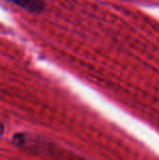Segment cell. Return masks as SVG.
Listing matches in <instances>:
<instances>
[{
  "instance_id": "6da1fadb",
  "label": "cell",
  "mask_w": 159,
  "mask_h": 160,
  "mask_svg": "<svg viewBox=\"0 0 159 160\" xmlns=\"http://www.w3.org/2000/svg\"><path fill=\"white\" fill-rule=\"evenodd\" d=\"M13 4L28 11L31 13H40L45 10L44 0H8Z\"/></svg>"
},
{
  "instance_id": "7a4b0ae2",
  "label": "cell",
  "mask_w": 159,
  "mask_h": 160,
  "mask_svg": "<svg viewBox=\"0 0 159 160\" xmlns=\"http://www.w3.org/2000/svg\"><path fill=\"white\" fill-rule=\"evenodd\" d=\"M3 131H4V128H3V124H1V123H0V136H1V135L3 134Z\"/></svg>"
}]
</instances>
